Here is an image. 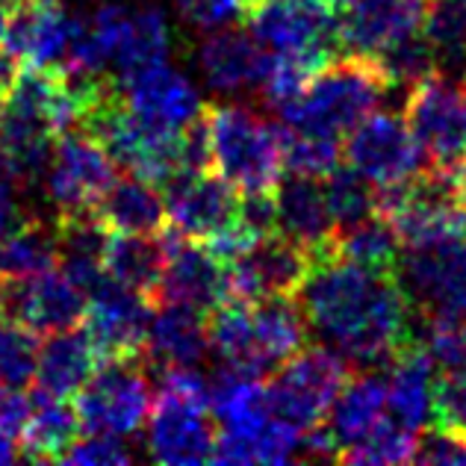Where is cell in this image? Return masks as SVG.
I'll return each mask as SVG.
<instances>
[{"label":"cell","mask_w":466,"mask_h":466,"mask_svg":"<svg viewBox=\"0 0 466 466\" xmlns=\"http://www.w3.org/2000/svg\"><path fill=\"white\" fill-rule=\"evenodd\" d=\"M127 83V104L142 121H148L157 130L175 133L187 127L189 121L204 109L195 86L166 63L139 71L125 80Z\"/></svg>","instance_id":"obj_22"},{"label":"cell","mask_w":466,"mask_h":466,"mask_svg":"<svg viewBox=\"0 0 466 466\" xmlns=\"http://www.w3.org/2000/svg\"><path fill=\"white\" fill-rule=\"evenodd\" d=\"M413 463H431V466H461L466 463V440L443 431V428H434L425 437H420V446H416Z\"/></svg>","instance_id":"obj_42"},{"label":"cell","mask_w":466,"mask_h":466,"mask_svg":"<svg viewBox=\"0 0 466 466\" xmlns=\"http://www.w3.org/2000/svg\"><path fill=\"white\" fill-rule=\"evenodd\" d=\"M45 177L47 198L56 207V213L71 216L92 210L95 201L109 187V180L116 177V168L113 159L89 133L71 127L54 142Z\"/></svg>","instance_id":"obj_13"},{"label":"cell","mask_w":466,"mask_h":466,"mask_svg":"<svg viewBox=\"0 0 466 466\" xmlns=\"http://www.w3.org/2000/svg\"><path fill=\"white\" fill-rule=\"evenodd\" d=\"M346 375L349 363L334 349L301 346L287 363L278 366L275 378L266 384L268 413L292 431H310L325 420Z\"/></svg>","instance_id":"obj_6"},{"label":"cell","mask_w":466,"mask_h":466,"mask_svg":"<svg viewBox=\"0 0 466 466\" xmlns=\"http://www.w3.org/2000/svg\"><path fill=\"white\" fill-rule=\"evenodd\" d=\"M401 239L392 230V225L381 213L366 216L363 222L339 228L334 233V251L342 260H351L358 266L375 268V272H392L396 275L399 257H401Z\"/></svg>","instance_id":"obj_32"},{"label":"cell","mask_w":466,"mask_h":466,"mask_svg":"<svg viewBox=\"0 0 466 466\" xmlns=\"http://www.w3.org/2000/svg\"><path fill=\"white\" fill-rule=\"evenodd\" d=\"M154 301L187 304L201 313L216 310L228 301V263L207 242L168 230L166 268Z\"/></svg>","instance_id":"obj_18"},{"label":"cell","mask_w":466,"mask_h":466,"mask_svg":"<svg viewBox=\"0 0 466 466\" xmlns=\"http://www.w3.org/2000/svg\"><path fill=\"white\" fill-rule=\"evenodd\" d=\"M328 4L334 6V9H346L349 4H354V0H328Z\"/></svg>","instance_id":"obj_46"},{"label":"cell","mask_w":466,"mask_h":466,"mask_svg":"<svg viewBox=\"0 0 466 466\" xmlns=\"http://www.w3.org/2000/svg\"><path fill=\"white\" fill-rule=\"evenodd\" d=\"M275 210H278L280 237L301 245L310 254V266L316 260H325V257L337 254L334 251L337 225L330 218L322 183H316V177L289 175L287 180H278Z\"/></svg>","instance_id":"obj_21"},{"label":"cell","mask_w":466,"mask_h":466,"mask_svg":"<svg viewBox=\"0 0 466 466\" xmlns=\"http://www.w3.org/2000/svg\"><path fill=\"white\" fill-rule=\"evenodd\" d=\"M86 310V292L63 268L0 280V316L30 328L35 337L75 328Z\"/></svg>","instance_id":"obj_15"},{"label":"cell","mask_w":466,"mask_h":466,"mask_svg":"<svg viewBox=\"0 0 466 466\" xmlns=\"http://www.w3.org/2000/svg\"><path fill=\"white\" fill-rule=\"evenodd\" d=\"M97 363H101V358H97L86 330L75 325L56 330V334H47L45 346H39V354H35L33 381L47 396L75 399L83 384L95 375Z\"/></svg>","instance_id":"obj_27"},{"label":"cell","mask_w":466,"mask_h":466,"mask_svg":"<svg viewBox=\"0 0 466 466\" xmlns=\"http://www.w3.org/2000/svg\"><path fill=\"white\" fill-rule=\"evenodd\" d=\"M9 6L6 0H0V42H4V33H6V21H9Z\"/></svg>","instance_id":"obj_45"},{"label":"cell","mask_w":466,"mask_h":466,"mask_svg":"<svg viewBox=\"0 0 466 466\" xmlns=\"http://www.w3.org/2000/svg\"><path fill=\"white\" fill-rule=\"evenodd\" d=\"M404 121L428 157V166L458 171L466 163V89L431 75L408 89Z\"/></svg>","instance_id":"obj_9"},{"label":"cell","mask_w":466,"mask_h":466,"mask_svg":"<svg viewBox=\"0 0 466 466\" xmlns=\"http://www.w3.org/2000/svg\"><path fill=\"white\" fill-rule=\"evenodd\" d=\"M401 251L396 280L416 322H466V233Z\"/></svg>","instance_id":"obj_5"},{"label":"cell","mask_w":466,"mask_h":466,"mask_svg":"<svg viewBox=\"0 0 466 466\" xmlns=\"http://www.w3.org/2000/svg\"><path fill=\"white\" fill-rule=\"evenodd\" d=\"M245 21L268 54H296L322 66L342 54L339 18L328 0H257Z\"/></svg>","instance_id":"obj_7"},{"label":"cell","mask_w":466,"mask_h":466,"mask_svg":"<svg viewBox=\"0 0 466 466\" xmlns=\"http://www.w3.org/2000/svg\"><path fill=\"white\" fill-rule=\"evenodd\" d=\"M95 216L106 230L118 233H157L166 228V201L151 180L139 175L113 177L101 198L95 201Z\"/></svg>","instance_id":"obj_29"},{"label":"cell","mask_w":466,"mask_h":466,"mask_svg":"<svg viewBox=\"0 0 466 466\" xmlns=\"http://www.w3.org/2000/svg\"><path fill=\"white\" fill-rule=\"evenodd\" d=\"M387 416V381L378 370L346 375L339 392L328 408V431L337 443V455L354 446Z\"/></svg>","instance_id":"obj_28"},{"label":"cell","mask_w":466,"mask_h":466,"mask_svg":"<svg viewBox=\"0 0 466 466\" xmlns=\"http://www.w3.org/2000/svg\"><path fill=\"white\" fill-rule=\"evenodd\" d=\"M228 301L296 299L310 272V254L287 237H266L251 248L230 257Z\"/></svg>","instance_id":"obj_12"},{"label":"cell","mask_w":466,"mask_h":466,"mask_svg":"<svg viewBox=\"0 0 466 466\" xmlns=\"http://www.w3.org/2000/svg\"><path fill=\"white\" fill-rule=\"evenodd\" d=\"M71 24L75 18L66 12L63 0H18L9 6L0 45L21 66H63Z\"/></svg>","instance_id":"obj_20"},{"label":"cell","mask_w":466,"mask_h":466,"mask_svg":"<svg viewBox=\"0 0 466 466\" xmlns=\"http://www.w3.org/2000/svg\"><path fill=\"white\" fill-rule=\"evenodd\" d=\"M268 63V51L254 42V35L239 30H210V35L198 47V68L204 80L216 92H245L260 89L263 71Z\"/></svg>","instance_id":"obj_24"},{"label":"cell","mask_w":466,"mask_h":466,"mask_svg":"<svg viewBox=\"0 0 466 466\" xmlns=\"http://www.w3.org/2000/svg\"><path fill=\"white\" fill-rule=\"evenodd\" d=\"M30 416V399L18 387L0 381V434L21 437V428Z\"/></svg>","instance_id":"obj_43"},{"label":"cell","mask_w":466,"mask_h":466,"mask_svg":"<svg viewBox=\"0 0 466 466\" xmlns=\"http://www.w3.org/2000/svg\"><path fill=\"white\" fill-rule=\"evenodd\" d=\"M325 201L337 230L363 222L366 216L375 213V183L366 180L358 168L337 166L325 175L322 183Z\"/></svg>","instance_id":"obj_36"},{"label":"cell","mask_w":466,"mask_h":466,"mask_svg":"<svg viewBox=\"0 0 466 466\" xmlns=\"http://www.w3.org/2000/svg\"><path fill=\"white\" fill-rule=\"evenodd\" d=\"M461 86L466 89V66H463V71H461Z\"/></svg>","instance_id":"obj_48"},{"label":"cell","mask_w":466,"mask_h":466,"mask_svg":"<svg viewBox=\"0 0 466 466\" xmlns=\"http://www.w3.org/2000/svg\"><path fill=\"white\" fill-rule=\"evenodd\" d=\"M180 18L195 30H222L233 21H245L242 0H175Z\"/></svg>","instance_id":"obj_40"},{"label":"cell","mask_w":466,"mask_h":466,"mask_svg":"<svg viewBox=\"0 0 466 466\" xmlns=\"http://www.w3.org/2000/svg\"><path fill=\"white\" fill-rule=\"evenodd\" d=\"M207 337L230 370L263 378L308 346V322L289 299L225 301L210 310Z\"/></svg>","instance_id":"obj_2"},{"label":"cell","mask_w":466,"mask_h":466,"mask_svg":"<svg viewBox=\"0 0 466 466\" xmlns=\"http://www.w3.org/2000/svg\"><path fill=\"white\" fill-rule=\"evenodd\" d=\"M39 342L30 328L0 316V381L9 387H27L35 375Z\"/></svg>","instance_id":"obj_38"},{"label":"cell","mask_w":466,"mask_h":466,"mask_svg":"<svg viewBox=\"0 0 466 466\" xmlns=\"http://www.w3.org/2000/svg\"><path fill=\"white\" fill-rule=\"evenodd\" d=\"M66 463H80V466H118V463H130L133 451L127 443H121V437L113 434H92L80 440L66 451Z\"/></svg>","instance_id":"obj_41"},{"label":"cell","mask_w":466,"mask_h":466,"mask_svg":"<svg viewBox=\"0 0 466 466\" xmlns=\"http://www.w3.org/2000/svg\"><path fill=\"white\" fill-rule=\"evenodd\" d=\"M440 75H458L466 66V0H431L422 21Z\"/></svg>","instance_id":"obj_33"},{"label":"cell","mask_w":466,"mask_h":466,"mask_svg":"<svg viewBox=\"0 0 466 466\" xmlns=\"http://www.w3.org/2000/svg\"><path fill=\"white\" fill-rule=\"evenodd\" d=\"M378 63L387 71L390 83L404 86V89H410V86H416L431 75H440L434 51L422 30H416L410 35H404V39H399L396 45H390L387 51L378 56Z\"/></svg>","instance_id":"obj_37"},{"label":"cell","mask_w":466,"mask_h":466,"mask_svg":"<svg viewBox=\"0 0 466 466\" xmlns=\"http://www.w3.org/2000/svg\"><path fill=\"white\" fill-rule=\"evenodd\" d=\"M75 399L80 425L86 431L130 437L148 420L154 390L142 358H127L106 360L104 370H95V375L83 384Z\"/></svg>","instance_id":"obj_8"},{"label":"cell","mask_w":466,"mask_h":466,"mask_svg":"<svg viewBox=\"0 0 466 466\" xmlns=\"http://www.w3.org/2000/svg\"><path fill=\"white\" fill-rule=\"evenodd\" d=\"M166 254H168V230L166 233L109 230L104 245V275L154 301L159 289V278H163L166 268Z\"/></svg>","instance_id":"obj_26"},{"label":"cell","mask_w":466,"mask_h":466,"mask_svg":"<svg viewBox=\"0 0 466 466\" xmlns=\"http://www.w3.org/2000/svg\"><path fill=\"white\" fill-rule=\"evenodd\" d=\"M6 4H18V0H6Z\"/></svg>","instance_id":"obj_49"},{"label":"cell","mask_w":466,"mask_h":466,"mask_svg":"<svg viewBox=\"0 0 466 466\" xmlns=\"http://www.w3.org/2000/svg\"><path fill=\"white\" fill-rule=\"evenodd\" d=\"M387 416L410 431H425L434 422V363L416 339H410L390 363Z\"/></svg>","instance_id":"obj_23"},{"label":"cell","mask_w":466,"mask_h":466,"mask_svg":"<svg viewBox=\"0 0 466 466\" xmlns=\"http://www.w3.org/2000/svg\"><path fill=\"white\" fill-rule=\"evenodd\" d=\"M296 299L308 330L360 370L387 366L413 339L410 304L392 272L330 254L310 266Z\"/></svg>","instance_id":"obj_1"},{"label":"cell","mask_w":466,"mask_h":466,"mask_svg":"<svg viewBox=\"0 0 466 466\" xmlns=\"http://www.w3.org/2000/svg\"><path fill=\"white\" fill-rule=\"evenodd\" d=\"M280 159H284V171L304 177H325L330 168L339 166V139L319 137V133L296 130L289 125H275Z\"/></svg>","instance_id":"obj_34"},{"label":"cell","mask_w":466,"mask_h":466,"mask_svg":"<svg viewBox=\"0 0 466 466\" xmlns=\"http://www.w3.org/2000/svg\"><path fill=\"white\" fill-rule=\"evenodd\" d=\"M166 187V225L177 237L210 242L225 233L237 218V189L222 175L195 171V175H177Z\"/></svg>","instance_id":"obj_17"},{"label":"cell","mask_w":466,"mask_h":466,"mask_svg":"<svg viewBox=\"0 0 466 466\" xmlns=\"http://www.w3.org/2000/svg\"><path fill=\"white\" fill-rule=\"evenodd\" d=\"M213 168L239 192H272L284 175L275 125L239 104L204 106Z\"/></svg>","instance_id":"obj_4"},{"label":"cell","mask_w":466,"mask_h":466,"mask_svg":"<svg viewBox=\"0 0 466 466\" xmlns=\"http://www.w3.org/2000/svg\"><path fill=\"white\" fill-rule=\"evenodd\" d=\"M431 0H354L339 18L342 54L378 59L390 45L422 30Z\"/></svg>","instance_id":"obj_19"},{"label":"cell","mask_w":466,"mask_h":466,"mask_svg":"<svg viewBox=\"0 0 466 466\" xmlns=\"http://www.w3.org/2000/svg\"><path fill=\"white\" fill-rule=\"evenodd\" d=\"M346 159L375 187L396 183L428 166V157L413 139L404 116L372 113L346 133Z\"/></svg>","instance_id":"obj_14"},{"label":"cell","mask_w":466,"mask_h":466,"mask_svg":"<svg viewBox=\"0 0 466 466\" xmlns=\"http://www.w3.org/2000/svg\"><path fill=\"white\" fill-rule=\"evenodd\" d=\"M254 4H257V0H242V6H245V12H248V9H251Z\"/></svg>","instance_id":"obj_47"},{"label":"cell","mask_w":466,"mask_h":466,"mask_svg":"<svg viewBox=\"0 0 466 466\" xmlns=\"http://www.w3.org/2000/svg\"><path fill=\"white\" fill-rule=\"evenodd\" d=\"M148 451L157 463H210L216 446V422L210 404L180 392L159 390L148 413Z\"/></svg>","instance_id":"obj_16"},{"label":"cell","mask_w":466,"mask_h":466,"mask_svg":"<svg viewBox=\"0 0 466 466\" xmlns=\"http://www.w3.org/2000/svg\"><path fill=\"white\" fill-rule=\"evenodd\" d=\"M95 42L101 47L104 66H113L121 80L157 63H166L171 47V30L157 6L104 4L89 15Z\"/></svg>","instance_id":"obj_10"},{"label":"cell","mask_w":466,"mask_h":466,"mask_svg":"<svg viewBox=\"0 0 466 466\" xmlns=\"http://www.w3.org/2000/svg\"><path fill=\"white\" fill-rule=\"evenodd\" d=\"M210 351L207 337V319L201 310L187 304L163 301V308L151 313L145 354L157 370H175V366H198Z\"/></svg>","instance_id":"obj_25"},{"label":"cell","mask_w":466,"mask_h":466,"mask_svg":"<svg viewBox=\"0 0 466 466\" xmlns=\"http://www.w3.org/2000/svg\"><path fill=\"white\" fill-rule=\"evenodd\" d=\"M151 322V301L127 287L104 278L89 296L83 310V330L95 346L101 363L127 360L145 354V337Z\"/></svg>","instance_id":"obj_11"},{"label":"cell","mask_w":466,"mask_h":466,"mask_svg":"<svg viewBox=\"0 0 466 466\" xmlns=\"http://www.w3.org/2000/svg\"><path fill=\"white\" fill-rule=\"evenodd\" d=\"M15 222H18V210H15V192H12V175L0 163V239L6 237V230Z\"/></svg>","instance_id":"obj_44"},{"label":"cell","mask_w":466,"mask_h":466,"mask_svg":"<svg viewBox=\"0 0 466 466\" xmlns=\"http://www.w3.org/2000/svg\"><path fill=\"white\" fill-rule=\"evenodd\" d=\"M56 268V225L21 218L0 239V280L30 278Z\"/></svg>","instance_id":"obj_31"},{"label":"cell","mask_w":466,"mask_h":466,"mask_svg":"<svg viewBox=\"0 0 466 466\" xmlns=\"http://www.w3.org/2000/svg\"><path fill=\"white\" fill-rule=\"evenodd\" d=\"M420 434L410 431L399 422L384 416L370 434L358 440L354 446L342 449L337 461L339 463H358V466H384V463H413Z\"/></svg>","instance_id":"obj_35"},{"label":"cell","mask_w":466,"mask_h":466,"mask_svg":"<svg viewBox=\"0 0 466 466\" xmlns=\"http://www.w3.org/2000/svg\"><path fill=\"white\" fill-rule=\"evenodd\" d=\"M80 431L83 425L71 399H56L39 390L30 399V416L21 428V455L39 463L63 461Z\"/></svg>","instance_id":"obj_30"},{"label":"cell","mask_w":466,"mask_h":466,"mask_svg":"<svg viewBox=\"0 0 466 466\" xmlns=\"http://www.w3.org/2000/svg\"><path fill=\"white\" fill-rule=\"evenodd\" d=\"M392 89L387 71L372 56L339 54L308 80L299 101L280 118L296 130L342 139Z\"/></svg>","instance_id":"obj_3"},{"label":"cell","mask_w":466,"mask_h":466,"mask_svg":"<svg viewBox=\"0 0 466 466\" xmlns=\"http://www.w3.org/2000/svg\"><path fill=\"white\" fill-rule=\"evenodd\" d=\"M434 428L466 440V363L434 375Z\"/></svg>","instance_id":"obj_39"}]
</instances>
